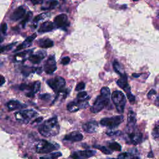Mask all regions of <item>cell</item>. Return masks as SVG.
<instances>
[{"mask_svg":"<svg viewBox=\"0 0 159 159\" xmlns=\"http://www.w3.org/2000/svg\"><path fill=\"white\" fill-rule=\"evenodd\" d=\"M58 2L57 0H48L43 4L42 6V9L48 10L54 9L58 5Z\"/></svg>","mask_w":159,"mask_h":159,"instance_id":"ffe728a7","label":"cell"},{"mask_svg":"<svg viewBox=\"0 0 159 159\" xmlns=\"http://www.w3.org/2000/svg\"><path fill=\"white\" fill-rule=\"evenodd\" d=\"M153 155H152V152H150V153H148V157H150V158H151V157H153Z\"/></svg>","mask_w":159,"mask_h":159,"instance_id":"c3c4849f","label":"cell"},{"mask_svg":"<svg viewBox=\"0 0 159 159\" xmlns=\"http://www.w3.org/2000/svg\"><path fill=\"white\" fill-rule=\"evenodd\" d=\"M62 154L61 152H53V153H51L48 155L43 156L40 157V159H57L58 158H59L60 157H61Z\"/></svg>","mask_w":159,"mask_h":159,"instance_id":"484cf974","label":"cell"},{"mask_svg":"<svg viewBox=\"0 0 159 159\" xmlns=\"http://www.w3.org/2000/svg\"><path fill=\"white\" fill-rule=\"evenodd\" d=\"M32 2L34 4H40V3H42L43 0H31Z\"/></svg>","mask_w":159,"mask_h":159,"instance_id":"f6af8a7d","label":"cell"},{"mask_svg":"<svg viewBox=\"0 0 159 159\" xmlns=\"http://www.w3.org/2000/svg\"><path fill=\"white\" fill-rule=\"evenodd\" d=\"M29 52H30V50H26L24 51L23 52H21L20 53H18L16 55V57H24L27 54H28L29 53Z\"/></svg>","mask_w":159,"mask_h":159,"instance_id":"60d3db41","label":"cell"},{"mask_svg":"<svg viewBox=\"0 0 159 159\" xmlns=\"http://www.w3.org/2000/svg\"><path fill=\"white\" fill-rule=\"evenodd\" d=\"M127 96L128 99L129 100V101L130 102H133L135 101V96L131 93H129V94H127Z\"/></svg>","mask_w":159,"mask_h":159,"instance_id":"ab89813d","label":"cell"},{"mask_svg":"<svg viewBox=\"0 0 159 159\" xmlns=\"http://www.w3.org/2000/svg\"><path fill=\"white\" fill-rule=\"evenodd\" d=\"M47 83L48 85L55 92H57V93H58L59 91L63 90L66 84L65 79L60 76H57L54 78L48 80Z\"/></svg>","mask_w":159,"mask_h":159,"instance_id":"ba28073f","label":"cell"},{"mask_svg":"<svg viewBox=\"0 0 159 159\" xmlns=\"http://www.w3.org/2000/svg\"><path fill=\"white\" fill-rule=\"evenodd\" d=\"M7 24L6 23H3V24H1V25L0 27V31L1 32V33L3 35L6 34V31H7Z\"/></svg>","mask_w":159,"mask_h":159,"instance_id":"e575fe53","label":"cell"},{"mask_svg":"<svg viewBox=\"0 0 159 159\" xmlns=\"http://www.w3.org/2000/svg\"><path fill=\"white\" fill-rule=\"evenodd\" d=\"M38 45L42 48H49L53 45V42L50 39H42L38 41Z\"/></svg>","mask_w":159,"mask_h":159,"instance_id":"7402d4cb","label":"cell"},{"mask_svg":"<svg viewBox=\"0 0 159 159\" xmlns=\"http://www.w3.org/2000/svg\"><path fill=\"white\" fill-rule=\"evenodd\" d=\"M111 99L117 112L119 113H122L126 103V99L124 93L120 91H115L112 94Z\"/></svg>","mask_w":159,"mask_h":159,"instance_id":"5b68a950","label":"cell"},{"mask_svg":"<svg viewBox=\"0 0 159 159\" xmlns=\"http://www.w3.org/2000/svg\"><path fill=\"white\" fill-rule=\"evenodd\" d=\"M123 120L124 117L122 115H118L111 117L103 118L101 120L100 124L102 126H105L110 129H114V127L119 125L123 122Z\"/></svg>","mask_w":159,"mask_h":159,"instance_id":"52a82bcc","label":"cell"},{"mask_svg":"<svg viewBox=\"0 0 159 159\" xmlns=\"http://www.w3.org/2000/svg\"><path fill=\"white\" fill-rule=\"evenodd\" d=\"M70 57H63V58L61 59V63L62 65H67V64L70 62Z\"/></svg>","mask_w":159,"mask_h":159,"instance_id":"74e56055","label":"cell"},{"mask_svg":"<svg viewBox=\"0 0 159 159\" xmlns=\"http://www.w3.org/2000/svg\"><path fill=\"white\" fill-rule=\"evenodd\" d=\"M110 89L107 87H102L101 89V94L94 102L91 107L90 111L93 113H98L108 105L110 101Z\"/></svg>","mask_w":159,"mask_h":159,"instance_id":"7a4b0ae2","label":"cell"},{"mask_svg":"<svg viewBox=\"0 0 159 159\" xmlns=\"http://www.w3.org/2000/svg\"><path fill=\"white\" fill-rule=\"evenodd\" d=\"M44 16H45V14H39V15L35 17V18L34 19V22H35V23L38 22L40 20H41V19H42L44 18V17H43Z\"/></svg>","mask_w":159,"mask_h":159,"instance_id":"8d00e7d4","label":"cell"},{"mask_svg":"<svg viewBox=\"0 0 159 159\" xmlns=\"http://www.w3.org/2000/svg\"><path fill=\"white\" fill-rule=\"evenodd\" d=\"M83 139V135L79 132L73 131L71 132L67 135H66L64 137V140L69 142H79L82 140Z\"/></svg>","mask_w":159,"mask_h":159,"instance_id":"5bb4252c","label":"cell"},{"mask_svg":"<svg viewBox=\"0 0 159 159\" xmlns=\"http://www.w3.org/2000/svg\"><path fill=\"white\" fill-rule=\"evenodd\" d=\"M37 37V34L35 33V34H33L32 35L28 37L21 44H20L19 45H18L15 50V52L16 51H18V50H20L21 49H23L24 48H26V47H29L31 43H32V42L35 39V38Z\"/></svg>","mask_w":159,"mask_h":159,"instance_id":"2e32d148","label":"cell"},{"mask_svg":"<svg viewBox=\"0 0 159 159\" xmlns=\"http://www.w3.org/2000/svg\"><path fill=\"white\" fill-rule=\"evenodd\" d=\"M37 112L33 109H25L17 112L15 114L16 119L22 124H28L32 119L35 118Z\"/></svg>","mask_w":159,"mask_h":159,"instance_id":"8992f818","label":"cell"},{"mask_svg":"<svg viewBox=\"0 0 159 159\" xmlns=\"http://www.w3.org/2000/svg\"><path fill=\"white\" fill-rule=\"evenodd\" d=\"M7 107L9 111H14L16 109H22L25 107V105H24L18 101L11 100L7 103Z\"/></svg>","mask_w":159,"mask_h":159,"instance_id":"ac0fdd59","label":"cell"},{"mask_svg":"<svg viewBox=\"0 0 159 159\" xmlns=\"http://www.w3.org/2000/svg\"><path fill=\"white\" fill-rule=\"evenodd\" d=\"M83 129L87 133L92 134L97 131L98 128V124L95 120H91L84 123L83 126Z\"/></svg>","mask_w":159,"mask_h":159,"instance_id":"4fadbf2b","label":"cell"},{"mask_svg":"<svg viewBox=\"0 0 159 159\" xmlns=\"http://www.w3.org/2000/svg\"><path fill=\"white\" fill-rule=\"evenodd\" d=\"M16 42L15 43H11L8 45H5V46H1L0 47V53H1L2 52L6 51V50H10L14 45H16Z\"/></svg>","mask_w":159,"mask_h":159,"instance_id":"d6a6232c","label":"cell"},{"mask_svg":"<svg viewBox=\"0 0 159 159\" xmlns=\"http://www.w3.org/2000/svg\"><path fill=\"white\" fill-rule=\"evenodd\" d=\"M51 96L49 94H42L39 96V98H40L42 100H48L50 98Z\"/></svg>","mask_w":159,"mask_h":159,"instance_id":"f35d334b","label":"cell"},{"mask_svg":"<svg viewBox=\"0 0 159 159\" xmlns=\"http://www.w3.org/2000/svg\"><path fill=\"white\" fill-rule=\"evenodd\" d=\"M109 159H117V158H109Z\"/></svg>","mask_w":159,"mask_h":159,"instance_id":"681fc988","label":"cell"},{"mask_svg":"<svg viewBox=\"0 0 159 159\" xmlns=\"http://www.w3.org/2000/svg\"><path fill=\"white\" fill-rule=\"evenodd\" d=\"M80 109V106L76 101L70 102L67 104V109L71 112H76L78 111Z\"/></svg>","mask_w":159,"mask_h":159,"instance_id":"d4e9b609","label":"cell"},{"mask_svg":"<svg viewBox=\"0 0 159 159\" xmlns=\"http://www.w3.org/2000/svg\"><path fill=\"white\" fill-rule=\"evenodd\" d=\"M25 9L23 7L20 6L17 7L12 12V14L10 16V19L13 21H17L20 19H21L25 15Z\"/></svg>","mask_w":159,"mask_h":159,"instance_id":"9a60e30c","label":"cell"},{"mask_svg":"<svg viewBox=\"0 0 159 159\" xmlns=\"http://www.w3.org/2000/svg\"><path fill=\"white\" fill-rule=\"evenodd\" d=\"M108 147L112 151V150H114V151H120L121 150V146L120 145L116 142H110L109 144H108Z\"/></svg>","mask_w":159,"mask_h":159,"instance_id":"4316f807","label":"cell"},{"mask_svg":"<svg viewBox=\"0 0 159 159\" xmlns=\"http://www.w3.org/2000/svg\"><path fill=\"white\" fill-rule=\"evenodd\" d=\"M54 22L57 27L65 28L69 25L68 17L65 14H61L56 16L54 19Z\"/></svg>","mask_w":159,"mask_h":159,"instance_id":"8fae6325","label":"cell"},{"mask_svg":"<svg viewBox=\"0 0 159 159\" xmlns=\"http://www.w3.org/2000/svg\"><path fill=\"white\" fill-rule=\"evenodd\" d=\"M89 99V97L88 96V94L86 91H81L80 92L77 94V99L78 100L80 101H88Z\"/></svg>","mask_w":159,"mask_h":159,"instance_id":"f1b7e54d","label":"cell"},{"mask_svg":"<svg viewBox=\"0 0 159 159\" xmlns=\"http://www.w3.org/2000/svg\"><path fill=\"white\" fill-rule=\"evenodd\" d=\"M117 84L120 88L126 92L127 94L130 93V86L127 83V77L125 73L120 75V78L117 81Z\"/></svg>","mask_w":159,"mask_h":159,"instance_id":"7c38bea8","label":"cell"},{"mask_svg":"<svg viewBox=\"0 0 159 159\" xmlns=\"http://www.w3.org/2000/svg\"><path fill=\"white\" fill-rule=\"evenodd\" d=\"M57 70L56 61L54 55L50 56L44 64V70L47 74H52Z\"/></svg>","mask_w":159,"mask_h":159,"instance_id":"30bf717a","label":"cell"},{"mask_svg":"<svg viewBox=\"0 0 159 159\" xmlns=\"http://www.w3.org/2000/svg\"><path fill=\"white\" fill-rule=\"evenodd\" d=\"M84 88H85V84H84V83H83V82H80V83H79L76 85V88H75V90L77 91H81V90L84 89Z\"/></svg>","mask_w":159,"mask_h":159,"instance_id":"836d02e7","label":"cell"},{"mask_svg":"<svg viewBox=\"0 0 159 159\" xmlns=\"http://www.w3.org/2000/svg\"><path fill=\"white\" fill-rule=\"evenodd\" d=\"M4 83H5V78H4V77L0 75V86H2V84H4Z\"/></svg>","mask_w":159,"mask_h":159,"instance_id":"ee69618b","label":"cell"},{"mask_svg":"<svg viewBox=\"0 0 159 159\" xmlns=\"http://www.w3.org/2000/svg\"><path fill=\"white\" fill-rule=\"evenodd\" d=\"M117 159H139V158L138 156L134 153L124 152V153H120L118 156Z\"/></svg>","mask_w":159,"mask_h":159,"instance_id":"603a6c76","label":"cell"},{"mask_svg":"<svg viewBox=\"0 0 159 159\" xmlns=\"http://www.w3.org/2000/svg\"><path fill=\"white\" fill-rule=\"evenodd\" d=\"M40 83L39 81H35L34 83H33V86H32V89L30 92H29L28 93L26 94V96L29 98H32L34 96L35 93H37L40 88Z\"/></svg>","mask_w":159,"mask_h":159,"instance_id":"cb8c5ba5","label":"cell"},{"mask_svg":"<svg viewBox=\"0 0 159 159\" xmlns=\"http://www.w3.org/2000/svg\"><path fill=\"white\" fill-rule=\"evenodd\" d=\"M46 55L45 52H40V53H39L37 54H34L31 55L29 57V60L34 64L39 63L45 57Z\"/></svg>","mask_w":159,"mask_h":159,"instance_id":"e0dca14e","label":"cell"},{"mask_svg":"<svg viewBox=\"0 0 159 159\" xmlns=\"http://www.w3.org/2000/svg\"><path fill=\"white\" fill-rule=\"evenodd\" d=\"M43 118L42 117H38L37 119H35L32 122V124H40L41 122V121L42 120Z\"/></svg>","mask_w":159,"mask_h":159,"instance_id":"b9f144b4","label":"cell"},{"mask_svg":"<svg viewBox=\"0 0 159 159\" xmlns=\"http://www.w3.org/2000/svg\"><path fill=\"white\" fill-rule=\"evenodd\" d=\"M136 115L135 114L130 111L127 114V127H134L136 124Z\"/></svg>","mask_w":159,"mask_h":159,"instance_id":"44dd1931","label":"cell"},{"mask_svg":"<svg viewBox=\"0 0 159 159\" xmlns=\"http://www.w3.org/2000/svg\"><path fill=\"white\" fill-rule=\"evenodd\" d=\"M3 35H3V34L1 33V32L0 31V43L2 42L3 41V40H4V36H3Z\"/></svg>","mask_w":159,"mask_h":159,"instance_id":"bcb514c9","label":"cell"},{"mask_svg":"<svg viewBox=\"0 0 159 159\" xmlns=\"http://www.w3.org/2000/svg\"><path fill=\"white\" fill-rule=\"evenodd\" d=\"M113 67H114V70L116 72H117L118 74H119L120 75H122V74H124V73L123 72V69L121 66V65H120V63L117 61L115 60L114 61L113 63Z\"/></svg>","mask_w":159,"mask_h":159,"instance_id":"83f0119b","label":"cell"},{"mask_svg":"<svg viewBox=\"0 0 159 159\" xmlns=\"http://www.w3.org/2000/svg\"><path fill=\"white\" fill-rule=\"evenodd\" d=\"M156 94V91H155L154 89H152V90H150V91L148 92V97L150 98L152 95H154V94Z\"/></svg>","mask_w":159,"mask_h":159,"instance_id":"7bdbcfd3","label":"cell"},{"mask_svg":"<svg viewBox=\"0 0 159 159\" xmlns=\"http://www.w3.org/2000/svg\"><path fill=\"white\" fill-rule=\"evenodd\" d=\"M32 15V12H29L26 14L25 18H24V19L22 20V21L21 22V24H22V25L23 27H25L26 23L29 20V19H30Z\"/></svg>","mask_w":159,"mask_h":159,"instance_id":"1f68e13d","label":"cell"},{"mask_svg":"<svg viewBox=\"0 0 159 159\" xmlns=\"http://www.w3.org/2000/svg\"><path fill=\"white\" fill-rule=\"evenodd\" d=\"M95 147L98 148L101 152H102L103 153L106 154V155H110L112 152V151H111L110 149L107 148V147H106L104 146H95Z\"/></svg>","mask_w":159,"mask_h":159,"instance_id":"f546056e","label":"cell"},{"mask_svg":"<svg viewBox=\"0 0 159 159\" xmlns=\"http://www.w3.org/2000/svg\"><path fill=\"white\" fill-rule=\"evenodd\" d=\"M60 146L58 143H51L45 140H40L38 141L35 144V151L39 153L46 154L50 153L51 152L57 150Z\"/></svg>","mask_w":159,"mask_h":159,"instance_id":"277c9868","label":"cell"},{"mask_svg":"<svg viewBox=\"0 0 159 159\" xmlns=\"http://www.w3.org/2000/svg\"><path fill=\"white\" fill-rule=\"evenodd\" d=\"M96 151L93 150H79L73 152L70 155V158L72 159H87L95 155Z\"/></svg>","mask_w":159,"mask_h":159,"instance_id":"9c48e42d","label":"cell"},{"mask_svg":"<svg viewBox=\"0 0 159 159\" xmlns=\"http://www.w3.org/2000/svg\"><path fill=\"white\" fill-rule=\"evenodd\" d=\"M106 134L108 135H110V136H114V135H119L120 134V131H114L113 130H109L106 132Z\"/></svg>","mask_w":159,"mask_h":159,"instance_id":"d590c367","label":"cell"},{"mask_svg":"<svg viewBox=\"0 0 159 159\" xmlns=\"http://www.w3.org/2000/svg\"><path fill=\"white\" fill-rule=\"evenodd\" d=\"M125 142L128 144L137 145L142 142V134L134 127H127V132L124 136Z\"/></svg>","mask_w":159,"mask_h":159,"instance_id":"3957f363","label":"cell"},{"mask_svg":"<svg viewBox=\"0 0 159 159\" xmlns=\"http://www.w3.org/2000/svg\"><path fill=\"white\" fill-rule=\"evenodd\" d=\"M158 124H157L155 127L153 128V131H152V136L154 138V139H158V136H159V132H158Z\"/></svg>","mask_w":159,"mask_h":159,"instance_id":"4dcf8cb0","label":"cell"},{"mask_svg":"<svg viewBox=\"0 0 159 159\" xmlns=\"http://www.w3.org/2000/svg\"><path fill=\"white\" fill-rule=\"evenodd\" d=\"M140 75H141V74H139V73H138V74H136V73L132 74V76H133L134 77H135V78H138V77H139Z\"/></svg>","mask_w":159,"mask_h":159,"instance_id":"7dc6e473","label":"cell"},{"mask_svg":"<svg viewBox=\"0 0 159 159\" xmlns=\"http://www.w3.org/2000/svg\"><path fill=\"white\" fill-rule=\"evenodd\" d=\"M53 28H54V25L53 22L50 21H46L40 25L38 31L41 33L47 32L52 30Z\"/></svg>","mask_w":159,"mask_h":159,"instance_id":"d6986e66","label":"cell"},{"mask_svg":"<svg viewBox=\"0 0 159 159\" xmlns=\"http://www.w3.org/2000/svg\"><path fill=\"white\" fill-rule=\"evenodd\" d=\"M133 1H139V0H133Z\"/></svg>","mask_w":159,"mask_h":159,"instance_id":"f907efd6","label":"cell"},{"mask_svg":"<svg viewBox=\"0 0 159 159\" xmlns=\"http://www.w3.org/2000/svg\"><path fill=\"white\" fill-rule=\"evenodd\" d=\"M60 131V125L57 117H53L43 122L39 127V132L45 137L57 135Z\"/></svg>","mask_w":159,"mask_h":159,"instance_id":"6da1fadb","label":"cell"}]
</instances>
